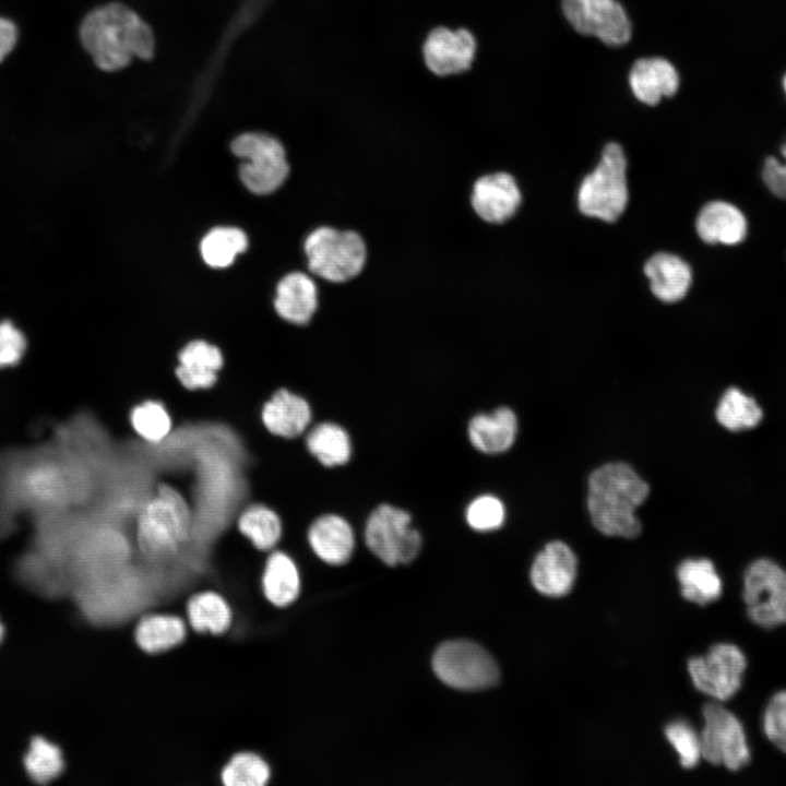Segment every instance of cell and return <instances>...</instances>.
<instances>
[{
  "label": "cell",
  "instance_id": "1",
  "mask_svg": "<svg viewBox=\"0 0 786 786\" xmlns=\"http://www.w3.org/2000/svg\"><path fill=\"white\" fill-rule=\"evenodd\" d=\"M80 39L94 63L109 72L122 70L133 59L148 60L155 51L152 28L119 2L91 11L81 23Z\"/></svg>",
  "mask_w": 786,
  "mask_h": 786
},
{
  "label": "cell",
  "instance_id": "2",
  "mask_svg": "<svg viewBox=\"0 0 786 786\" xmlns=\"http://www.w3.org/2000/svg\"><path fill=\"white\" fill-rule=\"evenodd\" d=\"M648 485L626 463H608L588 478L587 509L594 526L608 536L636 537L641 523L635 509L648 496Z\"/></svg>",
  "mask_w": 786,
  "mask_h": 786
},
{
  "label": "cell",
  "instance_id": "3",
  "mask_svg": "<svg viewBox=\"0 0 786 786\" xmlns=\"http://www.w3.org/2000/svg\"><path fill=\"white\" fill-rule=\"evenodd\" d=\"M191 513L183 497L164 485L141 508L136 522L140 549L150 558L174 555L187 541Z\"/></svg>",
  "mask_w": 786,
  "mask_h": 786
},
{
  "label": "cell",
  "instance_id": "4",
  "mask_svg": "<svg viewBox=\"0 0 786 786\" xmlns=\"http://www.w3.org/2000/svg\"><path fill=\"white\" fill-rule=\"evenodd\" d=\"M303 249L309 271L331 283L355 278L367 261L366 242L354 230L318 227L307 236Z\"/></svg>",
  "mask_w": 786,
  "mask_h": 786
},
{
  "label": "cell",
  "instance_id": "5",
  "mask_svg": "<svg viewBox=\"0 0 786 786\" xmlns=\"http://www.w3.org/2000/svg\"><path fill=\"white\" fill-rule=\"evenodd\" d=\"M627 160L617 143L605 146L597 167L588 174L579 188L580 211L605 222H615L628 203Z\"/></svg>",
  "mask_w": 786,
  "mask_h": 786
},
{
  "label": "cell",
  "instance_id": "6",
  "mask_svg": "<svg viewBox=\"0 0 786 786\" xmlns=\"http://www.w3.org/2000/svg\"><path fill=\"white\" fill-rule=\"evenodd\" d=\"M230 148L243 160L239 176L251 192L272 193L286 180L289 165L285 148L276 138L260 132H246L233 140Z\"/></svg>",
  "mask_w": 786,
  "mask_h": 786
},
{
  "label": "cell",
  "instance_id": "7",
  "mask_svg": "<svg viewBox=\"0 0 786 786\" xmlns=\"http://www.w3.org/2000/svg\"><path fill=\"white\" fill-rule=\"evenodd\" d=\"M365 541L369 550L388 565L409 563L421 549V535L412 526L410 514L392 504L378 505L368 516Z\"/></svg>",
  "mask_w": 786,
  "mask_h": 786
},
{
  "label": "cell",
  "instance_id": "8",
  "mask_svg": "<svg viewBox=\"0 0 786 786\" xmlns=\"http://www.w3.org/2000/svg\"><path fill=\"white\" fill-rule=\"evenodd\" d=\"M432 668L443 683L460 690H483L499 680L495 659L471 641L457 640L441 644L433 654Z\"/></svg>",
  "mask_w": 786,
  "mask_h": 786
},
{
  "label": "cell",
  "instance_id": "9",
  "mask_svg": "<svg viewBox=\"0 0 786 786\" xmlns=\"http://www.w3.org/2000/svg\"><path fill=\"white\" fill-rule=\"evenodd\" d=\"M749 619L764 629L786 623V571L770 559L753 561L743 574Z\"/></svg>",
  "mask_w": 786,
  "mask_h": 786
},
{
  "label": "cell",
  "instance_id": "10",
  "mask_svg": "<svg viewBox=\"0 0 786 786\" xmlns=\"http://www.w3.org/2000/svg\"><path fill=\"white\" fill-rule=\"evenodd\" d=\"M704 726L700 735L701 757L713 765L738 771L750 762L743 727L728 710L716 703L703 706Z\"/></svg>",
  "mask_w": 786,
  "mask_h": 786
},
{
  "label": "cell",
  "instance_id": "11",
  "mask_svg": "<svg viewBox=\"0 0 786 786\" xmlns=\"http://www.w3.org/2000/svg\"><path fill=\"white\" fill-rule=\"evenodd\" d=\"M746 666L741 650L728 643L713 645L706 655L688 663L695 688L719 701L730 699L740 689Z\"/></svg>",
  "mask_w": 786,
  "mask_h": 786
},
{
  "label": "cell",
  "instance_id": "12",
  "mask_svg": "<svg viewBox=\"0 0 786 786\" xmlns=\"http://www.w3.org/2000/svg\"><path fill=\"white\" fill-rule=\"evenodd\" d=\"M562 11L580 34L595 36L609 46L627 44L631 24L622 5L616 0H562Z\"/></svg>",
  "mask_w": 786,
  "mask_h": 786
},
{
  "label": "cell",
  "instance_id": "13",
  "mask_svg": "<svg viewBox=\"0 0 786 786\" xmlns=\"http://www.w3.org/2000/svg\"><path fill=\"white\" fill-rule=\"evenodd\" d=\"M476 38L466 28L436 27L427 36L422 55L427 68L439 76L468 70L476 53Z\"/></svg>",
  "mask_w": 786,
  "mask_h": 786
},
{
  "label": "cell",
  "instance_id": "14",
  "mask_svg": "<svg viewBox=\"0 0 786 786\" xmlns=\"http://www.w3.org/2000/svg\"><path fill=\"white\" fill-rule=\"evenodd\" d=\"M577 570V559L571 548L555 540L535 557L531 569V581L541 594L560 597L572 588Z\"/></svg>",
  "mask_w": 786,
  "mask_h": 786
},
{
  "label": "cell",
  "instance_id": "15",
  "mask_svg": "<svg viewBox=\"0 0 786 786\" xmlns=\"http://www.w3.org/2000/svg\"><path fill=\"white\" fill-rule=\"evenodd\" d=\"M471 203L483 221L500 224L516 212L521 203V192L510 174L495 172L475 181Z\"/></svg>",
  "mask_w": 786,
  "mask_h": 786
},
{
  "label": "cell",
  "instance_id": "16",
  "mask_svg": "<svg viewBox=\"0 0 786 786\" xmlns=\"http://www.w3.org/2000/svg\"><path fill=\"white\" fill-rule=\"evenodd\" d=\"M313 552L324 562L340 565L347 562L355 548L352 525L341 515L329 513L315 519L308 529Z\"/></svg>",
  "mask_w": 786,
  "mask_h": 786
},
{
  "label": "cell",
  "instance_id": "17",
  "mask_svg": "<svg viewBox=\"0 0 786 786\" xmlns=\"http://www.w3.org/2000/svg\"><path fill=\"white\" fill-rule=\"evenodd\" d=\"M274 308L277 314L289 323H309L318 308L315 283L302 272L285 275L276 286Z\"/></svg>",
  "mask_w": 786,
  "mask_h": 786
},
{
  "label": "cell",
  "instance_id": "18",
  "mask_svg": "<svg viewBox=\"0 0 786 786\" xmlns=\"http://www.w3.org/2000/svg\"><path fill=\"white\" fill-rule=\"evenodd\" d=\"M629 84L640 102L653 106L662 97L672 96L677 92L679 75L675 67L664 58H642L632 66Z\"/></svg>",
  "mask_w": 786,
  "mask_h": 786
},
{
  "label": "cell",
  "instance_id": "19",
  "mask_svg": "<svg viewBox=\"0 0 786 786\" xmlns=\"http://www.w3.org/2000/svg\"><path fill=\"white\" fill-rule=\"evenodd\" d=\"M311 418L309 403L286 389L276 391L262 408V421L265 428L283 438H295L303 433Z\"/></svg>",
  "mask_w": 786,
  "mask_h": 786
},
{
  "label": "cell",
  "instance_id": "20",
  "mask_svg": "<svg viewBox=\"0 0 786 786\" xmlns=\"http://www.w3.org/2000/svg\"><path fill=\"white\" fill-rule=\"evenodd\" d=\"M516 432V416L507 406L499 407L490 414H477L471 418L467 426L469 442L476 450L486 454L508 451L515 441Z\"/></svg>",
  "mask_w": 786,
  "mask_h": 786
},
{
  "label": "cell",
  "instance_id": "21",
  "mask_svg": "<svg viewBox=\"0 0 786 786\" xmlns=\"http://www.w3.org/2000/svg\"><path fill=\"white\" fill-rule=\"evenodd\" d=\"M700 238L707 243L736 245L747 235V221L741 211L724 201L707 203L700 211L696 223Z\"/></svg>",
  "mask_w": 786,
  "mask_h": 786
},
{
  "label": "cell",
  "instance_id": "22",
  "mask_svg": "<svg viewBox=\"0 0 786 786\" xmlns=\"http://www.w3.org/2000/svg\"><path fill=\"white\" fill-rule=\"evenodd\" d=\"M178 361V380L187 389L196 390L209 389L216 382L224 359L218 347L199 340L188 343L180 350Z\"/></svg>",
  "mask_w": 786,
  "mask_h": 786
},
{
  "label": "cell",
  "instance_id": "23",
  "mask_svg": "<svg viewBox=\"0 0 786 786\" xmlns=\"http://www.w3.org/2000/svg\"><path fill=\"white\" fill-rule=\"evenodd\" d=\"M653 294L665 302L680 300L688 293L692 274L690 266L679 257L659 252L644 266Z\"/></svg>",
  "mask_w": 786,
  "mask_h": 786
},
{
  "label": "cell",
  "instance_id": "24",
  "mask_svg": "<svg viewBox=\"0 0 786 786\" xmlns=\"http://www.w3.org/2000/svg\"><path fill=\"white\" fill-rule=\"evenodd\" d=\"M187 635L184 620L172 614H148L134 629L136 645L144 653L158 654L181 644Z\"/></svg>",
  "mask_w": 786,
  "mask_h": 786
},
{
  "label": "cell",
  "instance_id": "25",
  "mask_svg": "<svg viewBox=\"0 0 786 786\" xmlns=\"http://www.w3.org/2000/svg\"><path fill=\"white\" fill-rule=\"evenodd\" d=\"M262 591L276 607L294 603L300 592V576L295 561L283 551L272 552L263 569Z\"/></svg>",
  "mask_w": 786,
  "mask_h": 786
},
{
  "label": "cell",
  "instance_id": "26",
  "mask_svg": "<svg viewBox=\"0 0 786 786\" xmlns=\"http://www.w3.org/2000/svg\"><path fill=\"white\" fill-rule=\"evenodd\" d=\"M186 614L189 624L199 633L219 635L225 633L233 622V610L228 602L213 591H203L191 596Z\"/></svg>",
  "mask_w": 786,
  "mask_h": 786
},
{
  "label": "cell",
  "instance_id": "27",
  "mask_svg": "<svg viewBox=\"0 0 786 786\" xmlns=\"http://www.w3.org/2000/svg\"><path fill=\"white\" fill-rule=\"evenodd\" d=\"M682 596L695 604L707 605L719 598L723 591L722 580L708 559H688L678 570Z\"/></svg>",
  "mask_w": 786,
  "mask_h": 786
},
{
  "label": "cell",
  "instance_id": "28",
  "mask_svg": "<svg viewBox=\"0 0 786 786\" xmlns=\"http://www.w3.org/2000/svg\"><path fill=\"white\" fill-rule=\"evenodd\" d=\"M306 445L310 454L326 467L344 465L352 456L348 432L332 421L315 425L307 434Z\"/></svg>",
  "mask_w": 786,
  "mask_h": 786
},
{
  "label": "cell",
  "instance_id": "29",
  "mask_svg": "<svg viewBox=\"0 0 786 786\" xmlns=\"http://www.w3.org/2000/svg\"><path fill=\"white\" fill-rule=\"evenodd\" d=\"M238 528L259 550L273 549L282 536L279 516L264 504L247 508L239 516Z\"/></svg>",
  "mask_w": 786,
  "mask_h": 786
},
{
  "label": "cell",
  "instance_id": "30",
  "mask_svg": "<svg viewBox=\"0 0 786 786\" xmlns=\"http://www.w3.org/2000/svg\"><path fill=\"white\" fill-rule=\"evenodd\" d=\"M248 247L246 234L236 227H215L201 241V254L212 267L229 266Z\"/></svg>",
  "mask_w": 786,
  "mask_h": 786
},
{
  "label": "cell",
  "instance_id": "31",
  "mask_svg": "<svg viewBox=\"0 0 786 786\" xmlns=\"http://www.w3.org/2000/svg\"><path fill=\"white\" fill-rule=\"evenodd\" d=\"M716 418L723 427L739 431L755 427L762 419V409L752 397L730 388L718 403Z\"/></svg>",
  "mask_w": 786,
  "mask_h": 786
},
{
  "label": "cell",
  "instance_id": "32",
  "mask_svg": "<svg viewBox=\"0 0 786 786\" xmlns=\"http://www.w3.org/2000/svg\"><path fill=\"white\" fill-rule=\"evenodd\" d=\"M219 777L225 786H264L270 781L271 770L259 754L242 751L228 760Z\"/></svg>",
  "mask_w": 786,
  "mask_h": 786
},
{
  "label": "cell",
  "instance_id": "33",
  "mask_svg": "<svg viewBox=\"0 0 786 786\" xmlns=\"http://www.w3.org/2000/svg\"><path fill=\"white\" fill-rule=\"evenodd\" d=\"M131 424L139 436L150 442H159L171 429V418L160 402L146 401L131 412Z\"/></svg>",
  "mask_w": 786,
  "mask_h": 786
},
{
  "label": "cell",
  "instance_id": "34",
  "mask_svg": "<svg viewBox=\"0 0 786 786\" xmlns=\"http://www.w3.org/2000/svg\"><path fill=\"white\" fill-rule=\"evenodd\" d=\"M25 766L29 776L37 783H47L57 777L63 769L60 750L52 743L37 738L26 755Z\"/></svg>",
  "mask_w": 786,
  "mask_h": 786
},
{
  "label": "cell",
  "instance_id": "35",
  "mask_svg": "<svg viewBox=\"0 0 786 786\" xmlns=\"http://www.w3.org/2000/svg\"><path fill=\"white\" fill-rule=\"evenodd\" d=\"M465 519L474 531L490 532L503 524L505 509L502 501L496 496L481 495L467 505Z\"/></svg>",
  "mask_w": 786,
  "mask_h": 786
},
{
  "label": "cell",
  "instance_id": "36",
  "mask_svg": "<svg viewBox=\"0 0 786 786\" xmlns=\"http://www.w3.org/2000/svg\"><path fill=\"white\" fill-rule=\"evenodd\" d=\"M668 741L679 754L680 764L686 769L696 766L701 757L700 735L683 720L669 724L665 729Z\"/></svg>",
  "mask_w": 786,
  "mask_h": 786
},
{
  "label": "cell",
  "instance_id": "37",
  "mask_svg": "<svg viewBox=\"0 0 786 786\" xmlns=\"http://www.w3.org/2000/svg\"><path fill=\"white\" fill-rule=\"evenodd\" d=\"M763 730L769 740L786 753V690L775 693L765 707Z\"/></svg>",
  "mask_w": 786,
  "mask_h": 786
},
{
  "label": "cell",
  "instance_id": "38",
  "mask_svg": "<svg viewBox=\"0 0 786 786\" xmlns=\"http://www.w3.org/2000/svg\"><path fill=\"white\" fill-rule=\"evenodd\" d=\"M25 348L23 333L10 321L0 322V368L17 364Z\"/></svg>",
  "mask_w": 786,
  "mask_h": 786
},
{
  "label": "cell",
  "instance_id": "39",
  "mask_svg": "<svg viewBox=\"0 0 786 786\" xmlns=\"http://www.w3.org/2000/svg\"><path fill=\"white\" fill-rule=\"evenodd\" d=\"M17 39L15 25L3 17H0V62L11 52Z\"/></svg>",
  "mask_w": 786,
  "mask_h": 786
},
{
  "label": "cell",
  "instance_id": "40",
  "mask_svg": "<svg viewBox=\"0 0 786 786\" xmlns=\"http://www.w3.org/2000/svg\"><path fill=\"white\" fill-rule=\"evenodd\" d=\"M781 154H782V156H783V158H784L783 165H784V167L786 168V141H785V143L781 146Z\"/></svg>",
  "mask_w": 786,
  "mask_h": 786
},
{
  "label": "cell",
  "instance_id": "41",
  "mask_svg": "<svg viewBox=\"0 0 786 786\" xmlns=\"http://www.w3.org/2000/svg\"><path fill=\"white\" fill-rule=\"evenodd\" d=\"M2 634H3V629H2V627H1V624H0V640H1V638H2Z\"/></svg>",
  "mask_w": 786,
  "mask_h": 786
},
{
  "label": "cell",
  "instance_id": "42",
  "mask_svg": "<svg viewBox=\"0 0 786 786\" xmlns=\"http://www.w3.org/2000/svg\"><path fill=\"white\" fill-rule=\"evenodd\" d=\"M783 84H784V90H785V92H786V75H785V78H784Z\"/></svg>",
  "mask_w": 786,
  "mask_h": 786
}]
</instances>
